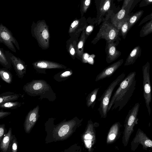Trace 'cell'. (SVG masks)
<instances>
[{"label":"cell","instance_id":"1","mask_svg":"<svg viewBox=\"0 0 152 152\" xmlns=\"http://www.w3.org/2000/svg\"><path fill=\"white\" fill-rule=\"evenodd\" d=\"M136 72H130L123 80L111 97L108 108V112L118 108L120 111L127 104L132 96L136 85Z\"/></svg>","mask_w":152,"mask_h":152},{"label":"cell","instance_id":"2","mask_svg":"<svg viewBox=\"0 0 152 152\" xmlns=\"http://www.w3.org/2000/svg\"><path fill=\"white\" fill-rule=\"evenodd\" d=\"M31 33L42 49L49 48L50 34L48 26L45 20H39L36 23L33 21L31 26Z\"/></svg>","mask_w":152,"mask_h":152},{"label":"cell","instance_id":"3","mask_svg":"<svg viewBox=\"0 0 152 152\" xmlns=\"http://www.w3.org/2000/svg\"><path fill=\"white\" fill-rule=\"evenodd\" d=\"M140 107L139 103H135L129 110L126 117L122 137V143L124 147L127 145L130 137L134 131V127L138 124L139 119L137 115Z\"/></svg>","mask_w":152,"mask_h":152},{"label":"cell","instance_id":"4","mask_svg":"<svg viewBox=\"0 0 152 152\" xmlns=\"http://www.w3.org/2000/svg\"><path fill=\"white\" fill-rule=\"evenodd\" d=\"M125 74L123 73L114 80L105 90L99 99L100 102L98 111L102 118H106L108 112V108L113 91L116 86L124 78Z\"/></svg>","mask_w":152,"mask_h":152},{"label":"cell","instance_id":"5","mask_svg":"<svg viewBox=\"0 0 152 152\" xmlns=\"http://www.w3.org/2000/svg\"><path fill=\"white\" fill-rule=\"evenodd\" d=\"M119 31L112 23L104 21L101 26L96 36L92 41L91 43L95 44L102 39H105L107 42L121 40L119 37Z\"/></svg>","mask_w":152,"mask_h":152},{"label":"cell","instance_id":"6","mask_svg":"<svg viewBox=\"0 0 152 152\" xmlns=\"http://www.w3.org/2000/svg\"><path fill=\"white\" fill-rule=\"evenodd\" d=\"M83 118L77 116L68 121H64L59 126L57 131V137L64 140L70 137L82 125Z\"/></svg>","mask_w":152,"mask_h":152},{"label":"cell","instance_id":"7","mask_svg":"<svg viewBox=\"0 0 152 152\" xmlns=\"http://www.w3.org/2000/svg\"><path fill=\"white\" fill-rule=\"evenodd\" d=\"M99 123H93L91 120L88 121L85 130L81 135V140L89 152H93L96 142V128Z\"/></svg>","mask_w":152,"mask_h":152},{"label":"cell","instance_id":"8","mask_svg":"<svg viewBox=\"0 0 152 152\" xmlns=\"http://www.w3.org/2000/svg\"><path fill=\"white\" fill-rule=\"evenodd\" d=\"M150 63L147 61L142 67L143 96L149 116L151 113L150 103L152 99L150 74Z\"/></svg>","mask_w":152,"mask_h":152},{"label":"cell","instance_id":"9","mask_svg":"<svg viewBox=\"0 0 152 152\" xmlns=\"http://www.w3.org/2000/svg\"><path fill=\"white\" fill-rule=\"evenodd\" d=\"M0 42L15 53L16 52L15 47L18 50H20L19 44L12 32L2 23L0 25Z\"/></svg>","mask_w":152,"mask_h":152},{"label":"cell","instance_id":"10","mask_svg":"<svg viewBox=\"0 0 152 152\" xmlns=\"http://www.w3.org/2000/svg\"><path fill=\"white\" fill-rule=\"evenodd\" d=\"M141 145L143 150H147L148 148L152 149V140L140 128H138L135 135L131 143V149L135 151Z\"/></svg>","mask_w":152,"mask_h":152},{"label":"cell","instance_id":"11","mask_svg":"<svg viewBox=\"0 0 152 152\" xmlns=\"http://www.w3.org/2000/svg\"><path fill=\"white\" fill-rule=\"evenodd\" d=\"M23 89L28 92L34 94L52 91L50 85L43 80H33L24 86Z\"/></svg>","mask_w":152,"mask_h":152},{"label":"cell","instance_id":"12","mask_svg":"<svg viewBox=\"0 0 152 152\" xmlns=\"http://www.w3.org/2000/svg\"><path fill=\"white\" fill-rule=\"evenodd\" d=\"M4 53L7 59L12 64L18 77L23 78L26 73L27 65L23 60L10 51L5 50Z\"/></svg>","mask_w":152,"mask_h":152},{"label":"cell","instance_id":"13","mask_svg":"<svg viewBox=\"0 0 152 152\" xmlns=\"http://www.w3.org/2000/svg\"><path fill=\"white\" fill-rule=\"evenodd\" d=\"M32 65L37 73L43 74H46V71L48 69H67L66 66L62 64L44 60H39L35 61L32 63Z\"/></svg>","mask_w":152,"mask_h":152},{"label":"cell","instance_id":"14","mask_svg":"<svg viewBox=\"0 0 152 152\" xmlns=\"http://www.w3.org/2000/svg\"><path fill=\"white\" fill-rule=\"evenodd\" d=\"M86 19L82 17L80 19H75L71 23L68 31L71 37L77 38L80 33L87 26Z\"/></svg>","mask_w":152,"mask_h":152},{"label":"cell","instance_id":"15","mask_svg":"<svg viewBox=\"0 0 152 152\" xmlns=\"http://www.w3.org/2000/svg\"><path fill=\"white\" fill-rule=\"evenodd\" d=\"M121 125L119 122L114 124L110 127L107 135L106 142L107 144L114 143L120 137Z\"/></svg>","mask_w":152,"mask_h":152},{"label":"cell","instance_id":"16","mask_svg":"<svg viewBox=\"0 0 152 152\" xmlns=\"http://www.w3.org/2000/svg\"><path fill=\"white\" fill-rule=\"evenodd\" d=\"M124 59H121L105 68L96 76L95 81H97L112 75L122 65Z\"/></svg>","mask_w":152,"mask_h":152},{"label":"cell","instance_id":"17","mask_svg":"<svg viewBox=\"0 0 152 152\" xmlns=\"http://www.w3.org/2000/svg\"><path fill=\"white\" fill-rule=\"evenodd\" d=\"M107 43L106 61L109 63L117 59L121 55V53L116 48V46L119 43V40L115 43L114 42Z\"/></svg>","mask_w":152,"mask_h":152},{"label":"cell","instance_id":"18","mask_svg":"<svg viewBox=\"0 0 152 152\" xmlns=\"http://www.w3.org/2000/svg\"><path fill=\"white\" fill-rule=\"evenodd\" d=\"M39 106L31 110L28 114L24 123L26 132H29L36 124L39 116Z\"/></svg>","mask_w":152,"mask_h":152},{"label":"cell","instance_id":"19","mask_svg":"<svg viewBox=\"0 0 152 152\" xmlns=\"http://www.w3.org/2000/svg\"><path fill=\"white\" fill-rule=\"evenodd\" d=\"M128 4L124 8L121 9L111 19L112 24L119 31L123 22L128 16L126 14V10L130 7V6L128 7Z\"/></svg>","mask_w":152,"mask_h":152},{"label":"cell","instance_id":"20","mask_svg":"<svg viewBox=\"0 0 152 152\" xmlns=\"http://www.w3.org/2000/svg\"><path fill=\"white\" fill-rule=\"evenodd\" d=\"M142 52V49L139 45L135 47L127 57L124 66H127L134 64L136 60L140 57Z\"/></svg>","mask_w":152,"mask_h":152},{"label":"cell","instance_id":"21","mask_svg":"<svg viewBox=\"0 0 152 152\" xmlns=\"http://www.w3.org/2000/svg\"><path fill=\"white\" fill-rule=\"evenodd\" d=\"M112 0H102L100 4L97 16V23L99 24L102 18L109 10Z\"/></svg>","mask_w":152,"mask_h":152},{"label":"cell","instance_id":"22","mask_svg":"<svg viewBox=\"0 0 152 152\" xmlns=\"http://www.w3.org/2000/svg\"><path fill=\"white\" fill-rule=\"evenodd\" d=\"M85 30V29L82 31L80 37L77 44V55L81 59L82 56L84 53V48L86 40L87 38Z\"/></svg>","mask_w":152,"mask_h":152},{"label":"cell","instance_id":"23","mask_svg":"<svg viewBox=\"0 0 152 152\" xmlns=\"http://www.w3.org/2000/svg\"><path fill=\"white\" fill-rule=\"evenodd\" d=\"M73 73V71L71 69H66L55 75L53 78L56 81L60 82L68 79Z\"/></svg>","mask_w":152,"mask_h":152},{"label":"cell","instance_id":"24","mask_svg":"<svg viewBox=\"0 0 152 152\" xmlns=\"http://www.w3.org/2000/svg\"><path fill=\"white\" fill-rule=\"evenodd\" d=\"M77 42L74 40V38L71 37L66 42V49L70 56L75 59L77 54Z\"/></svg>","mask_w":152,"mask_h":152},{"label":"cell","instance_id":"25","mask_svg":"<svg viewBox=\"0 0 152 152\" xmlns=\"http://www.w3.org/2000/svg\"><path fill=\"white\" fill-rule=\"evenodd\" d=\"M99 88L95 89L91 92L86 97V104L88 107L93 109L96 104L97 96Z\"/></svg>","mask_w":152,"mask_h":152},{"label":"cell","instance_id":"26","mask_svg":"<svg viewBox=\"0 0 152 152\" xmlns=\"http://www.w3.org/2000/svg\"><path fill=\"white\" fill-rule=\"evenodd\" d=\"M11 129L10 128L7 134L1 142L0 148L3 152H6L8 150L11 139Z\"/></svg>","mask_w":152,"mask_h":152},{"label":"cell","instance_id":"27","mask_svg":"<svg viewBox=\"0 0 152 152\" xmlns=\"http://www.w3.org/2000/svg\"><path fill=\"white\" fill-rule=\"evenodd\" d=\"M0 63L4 68L11 70L12 65L6 57L3 48H0Z\"/></svg>","mask_w":152,"mask_h":152},{"label":"cell","instance_id":"28","mask_svg":"<svg viewBox=\"0 0 152 152\" xmlns=\"http://www.w3.org/2000/svg\"><path fill=\"white\" fill-rule=\"evenodd\" d=\"M152 33V19L142 28L140 32V37H145Z\"/></svg>","mask_w":152,"mask_h":152},{"label":"cell","instance_id":"29","mask_svg":"<svg viewBox=\"0 0 152 152\" xmlns=\"http://www.w3.org/2000/svg\"><path fill=\"white\" fill-rule=\"evenodd\" d=\"M0 76L4 81L10 83L12 80V75L9 70L5 68L0 69Z\"/></svg>","mask_w":152,"mask_h":152},{"label":"cell","instance_id":"30","mask_svg":"<svg viewBox=\"0 0 152 152\" xmlns=\"http://www.w3.org/2000/svg\"><path fill=\"white\" fill-rule=\"evenodd\" d=\"M144 11L143 10L139 11L130 16H129L128 23L129 30L138 20L142 15Z\"/></svg>","mask_w":152,"mask_h":152},{"label":"cell","instance_id":"31","mask_svg":"<svg viewBox=\"0 0 152 152\" xmlns=\"http://www.w3.org/2000/svg\"><path fill=\"white\" fill-rule=\"evenodd\" d=\"M129 16L128 15L124 19L122 23L120 29L121 35L124 39L126 38L127 33L129 30L128 23Z\"/></svg>","mask_w":152,"mask_h":152},{"label":"cell","instance_id":"32","mask_svg":"<svg viewBox=\"0 0 152 152\" xmlns=\"http://www.w3.org/2000/svg\"><path fill=\"white\" fill-rule=\"evenodd\" d=\"M91 1V0H82L81 4L80 12L82 17L87 11Z\"/></svg>","mask_w":152,"mask_h":152},{"label":"cell","instance_id":"33","mask_svg":"<svg viewBox=\"0 0 152 152\" xmlns=\"http://www.w3.org/2000/svg\"><path fill=\"white\" fill-rule=\"evenodd\" d=\"M68 150L70 152H81V148L76 144H74L70 147Z\"/></svg>","mask_w":152,"mask_h":152},{"label":"cell","instance_id":"34","mask_svg":"<svg viewBox=\"0 0 152 152\" xmlns=\"http://www.w3.org/2000/svg\"><path fill=\"white\" fill-rule=\"evenodd\" d=\"M18 104V103L17 102H8L4 104H1L0 107H1L11 108L16 106Z\"/></svg>","mask_w":152,"mask_h":152},{"label":"cell","instance_id":"35","mask_svg":"<svg viewBox=\"0 0 152 152\" xmlns=\"http://www.w3.org/2000/svg\"><path fill=\"white\" fill-rule=\"evenodd\" d=\"M152 4V0H142L140 2L139 6L143 7Z\"/></svg>","mask_w":152,"mask_h":152},{"label":"cell","instance_id":"36","mask_svg":"<svg viewBox=\"0 0 152 152\" xmlns=\"http://www.w3.org/2000/svg\"><path fill=\"white\" fill-rule=\"evenodd\" d=\"M152 19V12L150 14L145 17L141 21L139 24V26H141L144 23L151 20Z\"/></svg>","mask_w":152,"mask_h":152},{"label":"cell","instance_id":"37","mask_svg":"<svg viewBox=\"0 0 152 152\" xmlns=\"http://www.w3.org/2000/svg\"><path fill=\"white\" fill-rule=\"evenodd\" d=\"M94 26L91 25L88 26L85 28V34L86 36H88L91 33L93 30Z\"/></svg>","mask_w":152,"mask_h":152},{"label":"cell","instance_id":"38","mask_svg":"<svg viewBox=\"0 0 152 152\" xmlns=\"http://www.w3.org/2000/svg\"><path fill=\"white\" fill-rule=\"evenodd\" d=\"M90 55L87 53H84L83 54L82 58V61L83 63H87V61Z\"/></svg>","mask_w":152,"mask_h":152},{"label":"cell","instance_id":"39","mask_svg":"<svg viewBox=\"0 0 152 152\" xmlns=\"http://www.w3.org/2000/svg\"><path fill=\"white\" fill-rule=\"evenodd\" d=\"M95 56V55L94 54L90 55L87 61V63L93 65L94 63V58Z\"/></svg>","mask_w":152,"mask_h":152},{"label":"cell","instance_id":"40","mask_svg":"<svg viewBox=\"0 0 152 152\" xmlns=\"http://www.w3.org/2000/svg\"><path fill=\"white\" fill-rule=\"evenodd\" d=\"M4 125L3 124L1 125L0 127V141L1 142L2 137L4 133Z\"/></svg>","mask_w":152,"mask_h":152},{"label":"cell","instance_id":"41","mask_svg":"<svg viewBox=\"0 0 152 152\" xmlns=\"http://www.w3.org/2000/svg\"><path fill=\"white\" fill-rule=\"evenodd\" d=\"M133 0H124L122 9H124L126 7L128 4L129 3Z\"/></svg>","mask_w":152,"mask_h":152},{"label":"cell","instance_id":"42","mask_svg":"<svg viewBox=\"0 0 152 152\" xmlns=\"http://www.w3.org/2000/svg\"><path fill=\"white\" fill-rule=\"evenodd\" d=\"M12 150L13 152H16L17 149V143L14 141L12 144Z\"/></svg>","mask_w":152,"mask_h":152},{"label":"cell","instance_id":"43","mask_svg":"<svg viewBox=\"0 0 152 152\" xmlns=\"http://www.w3.org/2000/svg\"><path fill=\"white\" fill-rule=\"evenodd\" d=\"M10 113L9 112H0V118H2L5 116L6 115L9 114Z\"/></svg>","mask_w":152,"mask_h":152},{"label":"cell","instance_id":"44","mask_svg":"<svg viewBox=\"0 0 152 152\" xmlns=\"http://www.w3.org/2000/svg\"></svg>","mask_w":152,"mask_h":152}]
</instances>
